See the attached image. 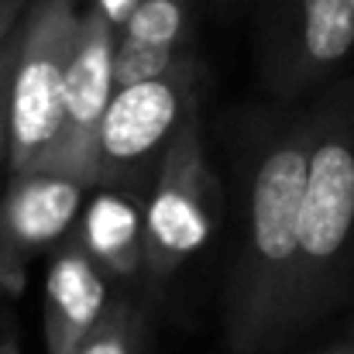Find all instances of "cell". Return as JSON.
<instances>
[{"mask_svg":"<svg viewBox=\"0 0 354 354\" xmlns=\"http://www.w3.org/2000/svg\"><path fill=\"white\" fill-rule=\"evenodd\" d=\"M354 52V0H265L261 80L275 100L324 86Z\"/></svg>","mask_w":354,"mask_h":354,"instance_id":"8992f818","label":"cell"},{"mask_svg":"<svg viewBox=\"0 0 354 354\" xmlns=\"http://www.w3.org/2000/svg\"><path fill=\"white\" fill-rule=\"evenodd\" d=\"M107 303V275L73 241L62 254H55L45 279V351L69 354L100 320Z\"/></svg>","mask_w":354,"mask_h":354,"instance_id":"30bf717a","label":"cell"},{"mask_svg":"<svg viewBox=\"0 0 354 354\" xmlns=\"http://www.w3.org/2000/svg\"><path fill=\"white\" fill-rule=\"evenodd\" d=\"M24 10H28V0H0V41L14 31Z\"/></svg>","mask_w":354,"mask_h":354,"instance_id":"9a60e30c","label":"cell"},{"mask_svg":"<svg viewBox=\"0 0 354 354\" xmlns=\"http://www.w3.org/2000/svg\"><path fill=\"white\" fill-rule=\"evenodd\" d=\"M0 354H17V351H14V348H10V344H7V348H0Z\"/></svg>","mask_w":354,"mask_h":354,"instance_id":"d6986e66","label":"cell"},{"mask_svg":"<svg viewBox=\"0 0 354 354\" xmlns=\"http://www.w3.org/2000/svg\"><path fill=\"white\" fill-rule=\"evenodd\" d=\"M76 0H28L10 76L7 169L10 176H62L66 69L76 38Z\"/></svg>","mask_w":354,"mask_h":354,"instance_id":"3957f363","label":"cell"},{"mask_svg":"<svg viewBox=\"0 0 354 354\" xmlns=\"http://www.w3.org/2000/svg\"><path fill=\"white\" fill-rule=\"evenodd\" d=\"M90 261L107 279L141 275V210L138 200L118 189H97L80 217V241Z\"/></svg>","mask_w":354,"mask_h":354,"instance_id":"8fae6325","label":"cell"},{"mask_svg":"<svg viewBox=\"0 0 354 354\" xmlns=\"http://www.w3.org/2000/svg\"><path fill=\"white\" fill-rule=\"evenodd\" d=\"M86 186L66 176H10L0 196V258L24 279V265L69 234L80 221Z\"/></svg>","mask_w":354,"mask_h":354,"instance_id":"ba28073f","label":"cell"},{"mask_svg":"<svg viewBox=\"0 0 354 354\" xmlns=\"http://www.w3.org/2000/svg\"><path fill=\"white\" fill-rule=\"evenodd\" d=\"M310 111L251 120L237 158V244L224 286V334L234 354H275L286 341L296 221L306 179Z\"/></svg>","mask_w":354,"mask_h":354,"instance_id":"6da1fadb","label":"cell"},{"mask_svg":"<svg viewBox=\"0 0 354 354\" xmlns=\"http://www.w3.org/2000/svg\"><path fill=\"white\" fill-rule=\"evenodd\" d=\"M241 3H244V0H214V7H217V10H224V14H227V10H234V7H241Z\"/></svg>","mask_w":354,"mask_h":354,"instance_id":"ac0fdd59","label":"cell"},{"mask_svg":"<svg viewBox=\"0 0 354 354\" xmlns=\"http://www.w3.org/2000/svg\"><path fill=\"white\" fill-rule=\"evenodd\" d=\"M354 292V83H337L310 111L306 179L296 221V268L286 341L317 327Z\"/></svg>","mask_w":354,"mask_h":354,"instance_id":"7a4b0ae2","label":"cell"},{"mask_svg":"<svg viewBox=\"0 0 354 354\" xmlns=\"http://www.w3.org/2000/svg\"><path fill=\"white\" fill-rule=\"evenodd\" d=\"M138 0H90V7H97L114 28H120L124 24V17L131 14V7H134Z\"/></svg>","mask_w":354,"mask_h":354,"instance_id":"5bb4252c","label":"cell"},{"mask_svg":"<svg viewBox=\"0 0 354 354\" xmlns=\"http://www.w3.org/2000/svg\"><path fill=\"white\" fill-rule=\"evenodd\" d=\"M200 86L203 66L193 52H186L172 69L114 90L97 127L93 189L134 196L151 186L176 131L189 114H196Z\"/></svg>","mask_w":354,"mask_h":354,"instance_id":"277c9868","label":"cell"},{"mask_svg":"<svg viewBox=\"0 0 354 354\" xmlns=\"http://www.w3.org/2000/svg\"><path fill=\"white\" fill-rule=\"evenodd\" d=\"M145 313L131 299H111L69 354H145Z\"/></svg>","mask_w":354,"mask_h":354,"instance_id":"7c38bea8","label":"cell"},{"mask_svg":"<svg viewBox=\"0 0 354 354\" xmlns=\"http://www.w3.org/2000/svg\"><path fill=\"white\" fill-rule=\"evenodd\" d=\"M221 217V186L207 165L200 114H189L165 148L141 214V275L162 286L210 237Z\"/></svg>","mask_w":354,"mask_h":354,"instance_id":"5b68a950","label":"cell"},{"mask_svg":"<svg viewBox=\"0 0 354 354\" xmlns=\"http://www.w3.org/2000/svg\"><path fill=\"white\" fill-rule=\"evenodd\" d=\"M193 0H138L118 28L114 90L172 69L193 41Z\"/></svg>","mask_w":354,"mask_h":354,"instance_id":"9c48e42d","label":"cell"},{"mask_svg":"<svg viewBox=\"0 0 354 354\" xmlns=\"http://www.w3.org/2000/svg\"><path fill=\"white\" fill-rule=\"evenodd\" d=\"M320 354H354V324L337 337V341H334V344H327Z\"/></svg>","mask_w":354,"mask_h":354,"instance_id":"2e32d148","label":"cell"},{"mask_svg":"<svg viewBox=\"0 0 354 354\" xmlns=\"http://www.w3.org/2000/svg\"><path fill=\"white\" fill-rule=\"evenodd\" d=\"M17 45H21V21L14 31L0 41V162H7V118H10V76L17 62Z\"/></svg>","mask_w":354,"mask_h":354,"instance_id":"4fadbf2b","label":"cell"},{"mask_svg":"<svg viewBox=\"0 0 354 354\" xmlns=\"http://www.w3.org/2000/svg\"><path fill=\"white\" fill-rule=\"evenodd\" d=\"M7 289H21V275H14L0 258V292H7Z\"/></svg>","mask_w":354,"mask_h":354,"instance_id":"e0dca14e","label":"cell"},{"mask_svg":"<svg viewBox=\"0 0 354 354\" xmlns=\"http://www.w3.org/2000/svg\"><path fill=\"white\" fill-rule=\"evenodd\" d=\"M114 41L118 28L86 7L76 17V38L66 69V138H62V176L93 189V148L97 127L114 93Z\"/></svg>","mask_w":354,"mask_h":354,"instance_id":"52a82bcc","label":"cell"}]
</instances>
